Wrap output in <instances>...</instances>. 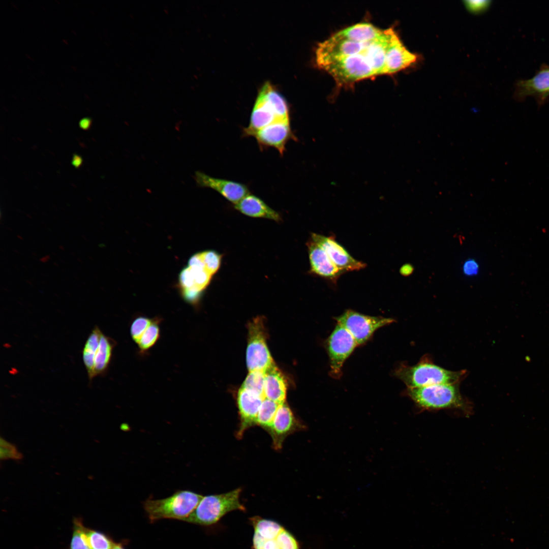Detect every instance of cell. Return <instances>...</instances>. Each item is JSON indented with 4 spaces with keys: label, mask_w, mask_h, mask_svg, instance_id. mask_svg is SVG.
<instances>
[{
    "label": "cell",
    "mask_w": 549,
    "mask_h": 549,
    "mask_svg": "<svg viewBox=\"0 0 549 549\" xmlns=\"http://www.w3.org/2000/svg\"><path fill=\"white\" fill-rule=\"evenodd\" d=\"M395 376L409 388L421 387L439 384H455L464 378L465 371H451L424 357L416 364H402L395 370Z\"/></svg>",
    "instance_id": "obj_1"
},
{
    "label": "cell",
    "mask_w": 549,
    "mask_h": 549,
    "mask_svg": "<svg viewBox=\"0 0 549 549\" xmlns=\"http://www.w3.org/2000/svg\"><path fill=\"white\" fill-rule=\"evenodd\" d=\"M406 392L418 407L423 409H457L468 411L469 408L460 393L459 383L407 387Z\"/></svg>",
    "instance_id": "obj_2"
},
{
    "label": "cell",
    "mask_w": 549,
    "mask_h": 549,
    "mask_svg": "<svg viewBox=\"0 0 549 549\" xmlns=\"http://www.w3.org/2000/svg\"><path fill=\"white\" fill-rule=\"evenodd\" d=\"M203 496L189 490H179L162 499L150 498L143 502L151 522L164 519L185 521L193 512Z\"/></svg>",
    "instance_id": "obj_3"
},
{
    "label": "cell",
    "mask_w": 549,
    "mask_h": 549,
    "mask_svg": "<svg viewBox=\"0 0 549 549\" xmlns=\"http://www.w3.org/2000/svg\"><path fill=\"white\" fill-rule=\"evenodd\" d=\"M241 492V489L238 488L226 493L203 497L193 512L184 521L209 526L217 523L231 511L245 510V507L239 501Z\"/></svg>",
    "instance_id": "obj_4"
},
{
    "label": "cell",
    "mask_w": 549,
    "mask_h": 549,
    "mask_svg": "<svg viewBox=\"0 0 549 549\" xmlns=\"http://www.w3.org/2000/svg\"><path fill=\"white\" fill-rule=\"evenodd\" d=\"M264 325L257 317L248 326V342L246 363L249 372H265L274 364L267 346Z\"/></svg>",
    "instance_id": "obj_5"
},
{
    "label": "cell",
    "mask_w": 549,
    "mask_h": 549,
    "mask_svg": "<svg viewBox=\"0 0 549 549\" xmlns=\"http://www.w3.org/2000/svg\"><path fill=\"white\" fill-rule=\"evenodd\" d=\"M335 319L351 334L358 345L368 340L378 328L394 321L391 318L365 315L351 310L345 311Z\"/></svg>",
    "instance_id": "obj_6"
},
{
    "label": "cell",
    "mask_w": 549,
    "mask_h": 549,
    "mask_svg": "<svg viewBox=\"0 0 549 549\" xmlns=\"http://www.w3.org/2000/svg\"><path fill=\"white\" fill-rule=\"evenodd\" d=\"M358 345L351 334L343 326L337 323L326 341V348L329 358L330 375L339 378L342 368L346 359Z\"/></svg>",
    "instance_id": "obj_7"
},
{
    "label": "cell",
    "mask_w": 549,
    "mask_h": 549,
    "mask_svg": "<svg viewBox=\"0 0 549 549\" xmlns=\"http://www.w3.org/2000/svg\"><path fill=\"white\" fill-rule=\"evenodd\" d=\"M212 276L204 264L188 266L183 269L179 275V285L185 300L196 304L200 294L209 284Z\"/></svg>",
    "instance_id": "obj_8"
},
{
    "label": "cell",
    "mask_w": 549,
    "mask_h": 549,
    "mask_svg": "<svg viewBox=\"0 0 549 549\" xmlns=\"http://www.w3.org/2000/svg\"><path fill=\"white\" fill-rule=\"evenodd\" d=\"M310 238L327 253L332 262L344 273L364 268L365 263L354 258L333 236L312 233Z\"/></svg>",
    "instance_id": "obj_9"
},
{
    "label": "cell",
    "mask_w": 549,
    "mask_h": 549,
    "mask_svg": "<svg viewBox=\"0 0 549 549\" xmlns=\"http://www.w3.org/2000/svg\"><path fill=\"white\" fill-rule=\"evenodd\" d=\"M252 136L256 139L260 147H273L282 156L290 139H296L290 125V120H276L254 133Z\"/></svg>",
    "instance_id": "obj_10"
},
{
    "label": "cell",
    "mask_w": 549,
    "mask_h": 549,
    "mask_svg": "<svg viewBox=\"0 0 549 549\" xmlns=\"http://www.w3.org/2000/svg\"><path fill=\"white\" fill-rule=\"evenodd\" d=\"M194 179L198 187L215 190L234 205L250 194L248 187L243 184L214 177L201 171L195 172Z\"/></svg>",
    "instance_id": "obj_11"
},
{
    "label": "cell",
    "mask_w": 549,
    "mask_h": 549,
    "mask_svg": "<svg viewBox=\"0 0 549 549\" xmlns=\"http://www.w3.org/2000/svg\"><path fill=\"white\" fill-rule=\"evenodd\" d=\"M304 428L305 426L296 419L290 408L285 403L280 405L267 431L271 437L273 447L279 450L288 435Z\"/></svg>",
    "instance_id": "obj_12"
},
{
    "label": "cell",
    "mask_w": 549,
    "mask_h": 549,
    "mask_svg": "<svg viewBox=\"0 0 549 549\" xmlns=\"http://www.w3.org/2000/svg\"><path fill=\"white\" fill-rule=\"evenodd\" d=\"M306 244L309 254L310 272L336 284L344 272L332 262L326 252L311 238Z\"/></svg>",
    "instance_id": "obj_13"
},
{
    "label": "cell",
    "mask_w": 549,
    "mask_h": 549,
    "mask_svg": "<svg viewBox=\"0 0 549 549\" xmlns=\"http://www.w3.org/2000/svg\"><path fill=\"white\" fill-rule=\"evenodd\" d=\"M264 399L240 387L237 396L240 426L236 437L240 439L250 427L256 424L259 411Z\"/></svg>",
    "instance_id": "obj_14"
},
{
    "label": "cell",
    "mask_w": 549,
    "mask_h": 549,
    "mask_svg": "<svg viewBox=\"0 0 549 549\" xmlns=\"http://www.w3.org/2000/svg\"><path fill=\"white\" fill-rule=\"evenodd\" d=\"M234 208L247 216L267 219L277 222L282 221L281 217L277 211L270 207L261 199L250 193L235 204Z\"/></svg>",
    "instance_id": "obj_15"
},
{
    "label": "cell",
    "mask_w": 549,
    "mask_h": 549,
    "mask_svg": "<svg viewBox=\"0 0 549 549\" xmlns=\"http://www.w3.org/2000/svg\"><path fill=\"white\" fill-rule=\"evenodd\" d=\"M515 94L520 99L529 96L544 99L549 95V68L541 69L533 78L519 82Z\"/></svg>",
    "instance_id": "obj_16"
},
{
    "label": "cell",
    "mask_w": 549,
    "mask_h": 549,
    "mask_svg": "<svg viewBox=\"0 0 549 549\" xmlns=\"http://www.w3.org/2000/svg\"><path fill=\"white\" fill-rule=\"evenodd\" d=\"M278 119L273 110L259 95L253 109L248 127L243 130L244 136H252L257 131Z\"/></svg>",
    "instance_id": "obj_17"
},
{
    "label": "cell",
    "mask_w": 549,
    "mask_h": 549,
    "mask_svg": "<svg viewBox=\"0 0 549 549\" xmlns=\"http://www.w3.org/2000/svg\"><path fill=\"white\" fill-rule=\"evenodd\" d=\"M287 385L285 378L274 364L265 372V398L279 405L285 403Z\"/></svg>",
    "instance_id": "obj_18"
},
{
    "label": "cell",
    "mask_w": 549,
    "mask_h": 549,
    "mask_svg": "<svg viewBox=\"0 0 549 549\" xmlns=\"http://www.w3.org/2000/svg\"><path fill=\"white\" fill-rule=\"evenodd\" d=\"M115 345L116 342L114 340L102 333L98 347L94 355L92 379L106 374Z\"/></svg>",
    "instance_id": "obj_19"
},
{
    "label": "cell",
    "mask_w": 549,
    "mask_h": 549,
    "mask_svg": "<svg viewBox=\"0 0 549 549\" xmlns=\"http://www.w3.org/2000/svg\"><path fill=\"white\" fill-rule=\"evenodd\" d=\"M384 29L368 22L358 23L339 32V34L349 40L357 42L371 41L379 37Z\"/></svg>",
    "instance_id": "obj_20"
},
{
    "label": "cell",
    "mask_w": 549,
    "mask_h": 549,
    "mask_svg": "<svg viewBox=\"0 0 549 549\" xmlns=\"http://www.w3.org/2000/svg\"><path fill=\"white\" fill-rule=\"evenodd\" d=\"M273 110L279 120H290L288 104L284 98L269 82L263 85L259 94Z\"/></svg>",
    "instance_id": "obj_21"
},
{
    "label": "cell",
    "mask_w": 549,
    "mask_h": 549,
    "mask_svg": "<svg viewBox=\"0 0 549 549\" xmlns=\"http://www.w3.org/2000/svg\"><path fill=\"white\" fill-rule=\"evenodd\" d=\"M102 333L99 327L95 326L87 337L82 352L83 362L90 383L93 380L94 355L98 347Z\"/></svg>",
    "instance_id": "obj_22"
},
{
    "label": "cell",
    "mask_w": 549,
    "mask_h": 549,
    "mask_svg": "<svg viewBox=\"0 0 549 549\" xmlns=\"http://www.w3.org/2000/svg\"><path fill=\"white\" fill-rule=\"evenodd\" d=\"M250 521L254 528V535L264 539L275 538L284 529L278 523L260 516L252 517Z\"/></svg>",
    "instance_id": "obj_23"
},
{
    "label": "cell",
    "mask_w": 549,
    "mask_h": 549,
    "mask_svg": "<svg viewBox=\"0 0 549 549\" xmlns=\"http://www.w3.org/2000/svg\"><path fill=\"white\" fill-rule=\"evenodd\" d=\"M158 318L153 320L137 343L141 353H144L153 347L158 341L160 335V323Z\"/></svg>",
    "instance_id": "obj_24"
},
{
    "label": "cell",
    "mask_w": 549,
    "mask_h": 549,
    "mask_svg": "<svg viewBox=\"0 0 549 549\" xmlns=\"http://www.w3.org/2000/svg\"><path fill=\"white\" fill-rule=\"evenodd\" d=\"M279 406V404L265 398L259 411L256 424L267 431L272 424Z\"/></svg>",
    "instance_id": "obj_25"
},
{
    "label": "cell",
    "mask_w": 549,
    "mask_h": 549,
    "mask_svg": "<svg viewBox=\"0 0 549 549\" xmlns=\"http://www.w3.org/2000/svg\"><path fill=\"white\" fill-rule=\"evenodd\" d=\"M265 372L259 371L249 372L241 388L264 399Z\"/></svg>",
    "instance_id": "obj_26"
},
{
    "label": "cell",
    "mask_w": 549,
    "mask_h": 549,
    "mask_svg": "<svg viewBox=\"0 0 549 549\" xmlns=\"http://www.w3.org/2000/svg\"><path fill=\"white\" fill-rule=\"evenodd\" d=\"M85 534L91 549H113L116 544L103 533L85 528Z\"/></svg>",
    "instance_id": "obj_27"
},
{
    "label": "cell",
    "mask_w": 549,
    "mask_h": 549,
    "mask_svg": "<svg viewBox=\"0 0 549 549\" xmlns=\"http://www.w3.org/2000/svg\"><path fill=\"white\" fill-rule=\"evenodd\" d=\"M85 528L79 520L74 522L71 549H91L85 534Z\"/></svg>",
    "instance_id": "obj_28"
},
{
    "label": "cell",
    "mask_w": 549,
    "mask_h": 549,
    "mask_svg": "<svg viewBox=\"0 0 549 549\" xmlns=\"http://www.w3.org/2000/svg\"><path fill=\"white\" fill-rule=\"evenodd\" d=\"M152 320L153 319L148 317L139 316L135 318L132 321L130 326V335L136 344L150 325Z\"/></svg>",
    "instance_id": "obj_29"
},
{
    "label": "cell",
    "mask_w": 549,
    "mask_h": 549,
    "mask_svg": "<svg viewBox=\"0 0 549 549\" xmlns=\"http://www.w3.org/2000/svg\"><path fill=\"white\" fill-rule=\"evenodd\" d=\"M200 254L206 269L213 276L220 267L222 256L212 250L203 251Z\"/></svg>",
    "instance_id": "obj_30"
},
{
    "label": "cell",
    "mask_w": 549,
    "mask_h": 549,
    "mask_svg": "<svg viewBox=\"0 0 549 549\" xmlns=\"http://www.w3.org/2000/svg\"><path fill=\"white\" fill-rule=\"evenodd\" d=\"M23 454L18 450L16 445L7 441L2 437L0 439V459L1 460H20Z\"/></svg>",
    "instance_id": "obj_31"
},
{
    "label": "cell",
    "mask_w": 549,
    "mask_h": 549,
    "mask_svg": "<svg viewBox=\"0 0 549 549\" xmlns=\"http://www.w3.org/2000/svg\"><path fill=\"white\" fill-rule=\"evenodd\" d=\"M281 549H300L299 545L294 536L285 528L277 537Z\"/></svg>",
    "instance_id": "obj_32"
},
{
    "label": "cell",
    "mask_w": 549,
    "mask_h": 549,
    "mask_svg": "<svg viewBox=\"0 0 549 549\" xmlns=\"http://www.w3.org/2000/svg\"><path fill=\"white\" fill-rule=\"evenodd\" d=\"M277 537L271 539H264L254 535L253 548L254 549H281Z\"/></svg>",
    "instance_id": "obj_33"
},
{
    "label": "cell",
    "mask_w": 549,
    "mask_h": 549,
    "mask_svg": "<svg viewBox=\"0 0 549 549\" xmlns=\"http://www.w3.org/2000/svg\"><path fill=\"white\" fill-rule=\"evenodd\" d=\"M489 5V2L485 1L465 2V5L468 9L471 12L475 13L483 11L488 7Z\"/></svg>",
    "instance_id": "obj_34"
},
{
    "label": "cell",
    "mask_w": 549,
    "mask_h": 549,
    "mask_svg": "<svg viewBox=\"0 0 549 549\" xmlns=\"http://www.w3.org/2000/svg\"><path fill=\"white\" fill-rule=\"evenodd\" d=\"M464 270V272L468 275L474 274L477 272L478 266L475 261L473 260L468 261L465 264Z\"/></svg>",
    "instance_id": "obj_35"
},
{
    "label": "cell",
    "mask_w": 549,
    "mask_h": 549,
    "mask_svg": "<svg viewBox=\"0 0 549 549\" xmlns=\"http://www.w3.org/2000/svg\"><path fill=\"white\" fill-rule=\"evenodd\" d=\"M413 267L409 264L403 265L400 269V273L404 276H408L413 271Z\"/></svg>",
    "instance_id": "obj_36"
},
{
    "label": "cell",
    "mask_w": 549,
    "mask_h": 549,
    "mask_svg": "<svg viewBox=\"0 0 549 549\" xmlns=\"http://www.w3.org/2000/svg\"><path fill=\"white\" fill-rule=\"evenodd\" d=\"M91 124L92 121L90 118H83L79 122V127L83 130H87L90 128Z\"/></svg>",
    "instance_id": "obj_37"
},
{
    "label": "cell",
    "mask_w": 549,
    "mask_h": 549,
    "mask_svg": "<svg viewBox=\"0 0 549 549\" xmlns=\"http://www.w3.org/2000/svg\"><path fill=\"white\" fill-rule=\"evenodd\" d=\"M82 163L81 157L78 155H74L72 160V164L76 168L79 167Z\"/></svg>",
    "instance_id": "obj_38"
},
{
    "label": "cell",
    "mask_w": 549,
    "mask_h": 549,
    "mask_svg": "<svg viewBox=\"0 0 549 549\" xmlns=\"http://www.w3.org/2000/svg\"><path fill=\"white\" fill-rule=\"evenodd\" d=\"M113 549H125V548L123 547V546L121 544H120V543H117L116 544V543L115 544L114 546L113 547Z\"/></svg>",
    "instance_id": "obj_39"
}]
</instances>
